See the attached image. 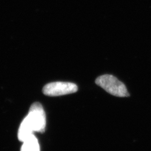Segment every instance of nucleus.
<instances>
[{
    "label": "nucleus",
    "instance_id": "nucleus-1",
    "mask_svg": "<svg viewBox=\"0 0 151 151\" xmlns=\"http://www.w3.org/2000/svg\"><path fill=\"white\" fill-rule=\"evenodd\" d=\"M96 84L111 95L119 97H129V93L124 83L111 75H104L98 77Z\"/></svg>",
    "mask_w": 151,
    "mask_h": 151
},
{
    "label": "nucleus",
    "instance_id": "nucleus-2",
    "mask_svg": "<svg viewBox=\"0 0 151 151\" xmlns=\"http://www.w3.org/2000/svg\"><path fill=\"white\" fill-rule=\"evenodd\" d=\"M25 118L34 132H44L46 127V116L43 108L40 103L32 104Z\"/></svg>",
    "mask_w": 151,
    "mask_h": 151
},
{
    "label": "nucleus",
    "instance_id": "nucleus-3",
    "mask_svg": "<svg viewBox=\"0 0 151 151\" xmlns=\"http://www.w3.org/2000/svg\"><path fill=\"white\" fill-rule=\"evenodd\" d=\"M77 85L70 82H54L47 84L44 86V94L49 96H58L77 91Z\"/></svg>",
    "mask_w": 151,
    "mask_h": 151
},
{
    "label": "nucleus",
    "instance_id": "nucleus-4",
    "mask_svg": "<svg viewBox=\"0 0 151 151\" xmlns=\"http://www.w3.org/2000/svg\"><path fill=\"white\" fill-rule=\"evenodd\" d=\"M34 131L30 125L27 123V120L24 118L20 125L18 131V138L19 140L24 142L33 135Z\"/></svg>",
    "mask_w": 151,
    "mask_h": 151
},
{
    "label": "nucleus",
    "instance_id": "nucleus-5",
    "mask_svg": "<svg viewBox=\"0 0 151 151\" xmlns=\"http://www.w3.org/2000/svg\"><path fill=\"white\" fill-rule=\"evenodd\" d=\"M21 151H40V146L35 135H31L23 142Z\"/></svg>",
    "mask_w": 151,
    "mask_h": 151
}]
</instances>
